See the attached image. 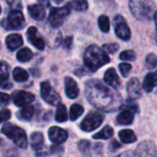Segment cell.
<instances>
[{
	"mask_svg": "<svg viewBox=\"0 0 157 157\" xmlns=\"http://www.w3.org/2000/svg\"><path fill=\"white\" fill-rule=\"evenodd\" d=\"M6 47L10 51H15L23 44V39L19 34H10L6 39Z\"/></svg>",
	"mask_w": 157,
	"mask_h": 157,
	"instance_id": "17",
	"label": "cell"
},
{
	"mask_svg": "<svg viewBox=\"0 0 157 157\" xmlns=\"http://www.w3.org/2000/svg\"><path fill=\"white\" fill-rule=\"evenodd\" d=\"M156 40H157V38H156Z\"/></svg>",
	"mask_w": 157,
	"mask_h": 157,
	"instance_id": "44",
	"label": "cell"
},
{
	"mask_svg": "<svg viewBox=\"0 0 157 157\" xmlns=\"http://www.w3.org/2000/svg\"><path fill=\"white\" fill-rule=\"evenodd\" d=\"M27 37L28 40L37 49L40 51L44 50L45 48V43L42 38L39 35L38 29L35 27H29V29L27 30Z\"/></svg>",
	"mask_w": 157,
	"mask_h": 157,
	"instance_id": "12",
	"label": "cell"
},
{
	"mask_svg": "<svg viewBox=\"0 0 157 157\" xmlns=\"http://www.w3.org/2000/svg\"><path fill=\"white\" fill-rule=\"evenodd\" d=\"M114 28L116 35L122 40H129L131 39L132 33L131 29L125 20V18L121 16L117 15L114 17Z\"/></svg>",
	"mask_w": 157,
	"mask_h": 157,
	"instance_id": "9",
	"label": "cell"
},
{
	"mask_svg": "<svg viewBox=\"0 0 157 157\" xmlns=\"http://www.w3.org/2000/svg\"><path fill=\"white\" fill-rule=\"evenodd\" d=\"M29 73L20 67H16L13 70V78L16 82H26L29 79Z\"/></svg>",
	"mask_w": 157,
	"mask_h": 157,
	"instance_id": "23",
	"label": "cell"
},
{
	"mask_svg": "<svg viewBox=\"0 0 157 157\" xmlns=\"http://www.w3.org/2000/svg\"><path fill=\"white\" fill-rule=\"evenodd\" d=\"M86 66L91 71H97L103 65L109 63V57L106 52L97 45L89 46L84 55Z\"/></svg>",
	"mask_w": 157,
	"mask_h": 157,
	"instance_id": "2",
	"label": "cell"
},
{
	"mask_svg": "<svg viewBox=\"0 0 157 157\" xmlns=\"http://www.w3.org/2000/svg\"><path fill=\"white\" fill-rule=\"evenodd\" d=\"M70 14V8L66 6L63 7L52 8L49 15V22L53 28H58L62 26Z\"/></svg>",
	"mask_w": 157,
	"mask_h": 157,
	"instance_id": "6",
	"label": "cell"
},
{
	"mask_svg": "<svg viewBox=\"0 0 157 157\" xmlns=\"http://www.w3.org/2000/svg\"><path fill=\"white\" fill-rule=\"evenodd\" d=\"M135 58H136L135 52L131 50L124 51L120 54V59L123 60V61H133V60H135Z\"/></svg>",
	"mask_w": 157,
	"mask_h": 157,
	"instance_id": "32",
	"label": "cell"
},
{
	"mask_svg": "<svg viewBox=\"0 0 157 157\" xmlns=\"http://www.w3.org/2000/svg\"><path fill=\"white\" fill-rule=\"evenodd\" d=\"M66 6L75 11H85L87 9L88 4L86 0H72L66 4Z\"/></svg>",
	"mask_w": 157,
	"mask_h": 157,
	"instance_id": "22",
	"label": "cell"
},
{
	"mask_svg": "<svg viewBox=\"0 0 157 157\" xmlns=\"http://www.w3.org/2000/svg\"><path fill=\"white\" fill-rule=\"evenodd\" d=\"M154 18H155V28H156V30H157V11H155V16H154Z\"/></svg>",
	"mask_w": 157,
	"mask_h": 157,
	"instance_id": "42",
	"label": "cell"
},
{
	"mask_svg": "<svg viewBox=\"0 0 157 157\" xmlns=\"http://www.w3.org/2000/svg\"><path fill=\"white\" fill-rule=\"evenodd\" d=\"M1 87L3 89H10L12 87V84L9 83V82H7V81H6L4 83H1Z\"/></svg>",
	"mask_w": 157,
	"mask_h": 157,
	"instance_id": "40",
	"label": "cell"
},
{
	"mask_svg": "<svg viewBox=\"0 0 157 157\" xmlns=\"http://www.w3.org/2000/svg\"><path fill=\"white\" fill-rule=\"evenodd\" d=\"M48 134H49L50 140L56 144L64 143L66 141V139L68 138V134H67L66 131H64L59 127H56V126L50 128Z\"/></svg>",
	"mask_w": 157,
	"mask_h": 157,
	"instance_id": "13",
	"label": "cell"
},
{
	"mask_svg": "<svg viewBox=\"0 0 157 157\" xmlns=\"http://www.w3.org/2000/svg\"><path fill=\"white\" fill-rule=\"evenodd\" d=\"M12 98H13V102L16 106L17 107H26L28 105H29L32 101H34V95L26 91H15L12 94Z\"/></svg>",
	"mask_w": 157,
	"mask_h": 157,
	"instance_id": "11",
	"label": "cell"
},
{
	"mask_svg": "<svg viewBox=\"0 0 157 157\" xmlns=\"http://www.w3.org/2000/svg\"><path fill=\"white\" fill-rule=\"evenodd\" d=\"M84 113V108L79 104H74L70 109V119L71 121H76Z\"/></svg>",
	"mask_w": 157,
	"mask_h": 157,
	"instance_id": "28",
	"label": "cell"
},
{
	"mask_svg": "<svg viewBox=\"0 0 157 157\" xmlns=\"http://www.w3.org/2000/svg\"><path fill=\"white\" fill-rule=\"evenodd\" d=\"M85 94L87 100L100 110L112 111L119 109L121 104V96L97 79L86 82Z\"/></svg>",
	"mask_w": 157,
	"mask_h": 157,
	"instance_id": "1",
	"label": "cell"
},
{
	"mask_svg": "<svg viewBox=\"0 0 157 157\" xmlns=\"http://www.w3.org/2000/svg\"><path fill=\"white\" fill-rule=\"evenodd\" d=\"M40 96L45 102L52 106H58L61 102L60 96L53 90L47 81L40 84Z\"/></svg>",
	"mask_w": 157,
	"mask_h": 157,
	"instance_id": "8",
	"label": "cell"
},
{
	"mask_svg": "<svg viewBox=\"0 0 157 157\" xmlns=\"http://www.w3.org/2000/svg\"><path fill=\"white\" fill-rule=\"evenodd\" d=\"M89 146H90V143L88 141H86V140H83V141H80L79 144H78V147H79V150L86 154L88 150H89Z\"/></svg>",
	"mask_w": 157,
	"mask_h": 157,
	"instance_id": "36",
	"label": "cell"
},
{
	"mask_svg": "<svg viewBox=\"0 0 157 157\" xmlns=\"http://www.w3.org/2000/svg\"><path fill=\"white\" fill-rule=\"evenodd\" d=\"M119 137H120L121 141L124 144H132L137 140L135 133L132 130L121 131L119 132Z\"/></svg>",
	"mask_w": 157,
	"mask_h": 157,
	"instance_id": "21",
	"label": "cell"
},
{
	"mask_svg": "<svg viewBox=\"0 0 157 157\" xmlns=\"http://www.w3.org/2000/svg\"><path fill=\"white\" fill-rule=\"evenodd\" d=\"M141 90H142L141 85L137 78H132L128 82L127 91H128V95H129L130 98L135 99V98H138L139 97H141V95H142Z\"/></svg>",
	"mask_w": 157,
	"mask_h": 157,
	"instance_id": "16",
	"label": "cell"
},
{
	"mask_svg": "<svg viewBox=\"0 0 157 157\" xmlns=\"http://www.w3.org/2000/svg\"><path fill=\"white\" fill-rule=\"evenodd\" d=\"M129 6L133 17L142 21L150 20L155 13L153 0H130Z\"/></svg>",
	"mask_w": 157,
	"mask_h": 157,
	"instance_id": "3",
	"label": "cell"
},
{
	"mask_svg": "<svg viewBox=\"0 0 157 157\" xmlns=\"http://www.w3.org/2000/svg\"><path fill=\"white\" fill-rule=\"evenodd\" d=\"M52 1H53L55 4H60V3H61V2H63V0H52Z\"/></svg>",
	"mask_w": 157,
	"mask_h": 157,
	"instance_id": "43",
	"label": "cell"
},
{
	"mask_svg": "<svg viewBox=\"0 0 157 157\" xmlns=\"http://www.w3.org/2000/svg\"><path fill=\"white\" fill-rule=\"evenodd\" d=\"M28 10L30 17L35 20H42L45 17V9L41 5H31Z\"/></svg>",
	"mask_w": 157,
	"mask_h": 157,
	"instance_id": "18",
	"label": "cell"
},
{
	"mask_svg": "<svg viewBox=\"0 0 157 157\" xmlns=\"http://www.w3.org/2000/svg\"><path fill=\"white\" fill-rule=\"evenodd\" d=\"M6 3L13 10H21L22 8V4L20 0H6Z\"/></svg>",
	"mask_w": 157,
	"mask_h": 157,
	"instance_id": "35",
	"label": "cell"
},
{
	"mask_svg": "<svg viewBox=\"0 0 157 157\" xmlns=\"http://www.w3.org/2000/svg\"><path fill=\"white\" fill-rule=\"evenodd\" d=\"M119 68H120V71H121V75L124 77H126L129 75V73L131 72V70H132V65L130 63H121L119 65Z\"/></svg>",
	"mask_w": 157,
	"mask_h": 157,
	"instance_id": "34",
	"label": "cell"
},
{
	"mask_svg": "<svg viewBox=\"0 0 157 157\" xmlns=\"http://www.w3.org/2000/svg\"><path fill=\"white\" fill-rule=\"evenodd\" d=\"M33 57L32 52L29 48H22L17 52V59L21 63H27Z\"/></svg>",
	"mask_w": 157,
	"mask_h": 157,
	"instance_id": "25",
	"label": "cell"
},
{
	"mask_svg": "<svg viewBox=\"0 0 157 157\" xmlns=\"http://www.w3.org/2000/svg\"><path fill=\"white\" fill-rule=\"evenodd\" d=\"M1 104L3 105V106H6V105H7L8 103H9V101H10V97L8 96V95H6V94H5V93H2L1 94Z\"/></svg>",
	"mask_w": 157,
	"mask_h": 157,
	"instance_id": "38",
	"label": "cell"
},
{
	"mask_svg": "<svg viewBox=\"0 0 157 157\" xmlns=\"http://www.w3.org/2000/svg\"><path fill=\"white\" fill-rule=\"evenodd\" d=\"M157 86V71L154 73H150L148 74L144 81V89L150 93L152 92L153 88Z\"/></svg>",
	"mask_w": 157,
	"mask_h": 157,
	"instance_id": "20",
	"label": "cell"
},
{
	"mask_svg": "<svg viewBox=\"0 0 157 157\" xmlns=\"http://www.w3.org/2000/svg\"><path fill=\"white\" fill-rule=\"evenodd\" d=\"M137 111V106L130 104L121 108V111L117 117V122L121 125H130L134 120V114Z\"/></svg>",
	"mask_w": 157,
	"mask_h": 157,
	"instance_id": "10",
	"label": "cell"
},
{
	"mask_svg": "<svg viewBox=\"0 0 157 157\" xmlns=\"http://www.w3.org/2000/svg\"><path fill=\"white\" fill-rule=\"evenodd\" d=\"M25 24V17L20 10H12L6 18L2 20V26L7 30H20Z\"/></svg>",
	"mask_w": 157,
	"mask_h": 157,
	"instance_id": "5",
	"label": "cell"
},
{
	"mask_svg": "<svg viewBox=\"0 0 157 157\" xmlns=\"http://www.w3.org/2000/svg\"><path fill=\"white\" fill-rule=\"evenodd\" d=\"M119 157H138V156H133L132 155H129V154H122V155H121Z\"/></svg>",
	"mask_w": 157,
	"mask_h": 157,
	"instance_id": "41",
	"label": "cell"
},
{
	"mask_svg": "<svg viewBox=\"0 0 157 157\" xmlns=\"http://www.w3.org/2000/svg\"><path fill=\"white\" fill-rule=\"evenodd\" d=\"M34 113V107L31 105H28L24 108H22V109L20 111H18L17 113V117L20 120H24V121H29Z\"/></svg>",
	"mask_w": 157,
	"mask_h": 157,
	"instance_id": "26",
	"label": "cell"
},
{
	"mask_svg": "<svg viewBox=\"0 0 157 157\" xmlns=\"http://www.w3.org/2000/svg\"><path fill=\"white\" fill-rule=\"evenodd\" d=\"M11 117V112L8 109H2L1 111V122L8 121Z\"/></svg>",
	"mask_w": 157,
	"mask_h": 157,
	"instance_id": "37",
	"label": "cell"
},
{
	"mask_svg": "<svg viewBox=\"0 0 157 157\" xmlns=\"http://www.w3.org/2000/svg\"><path fill=\"white\" fill-rule=\"evenodd\" d=\"M114 133V131L111 127L109 126H105L100 132H98V133H96L93 138L97 139V140H108L109 138L112 137Z\"/></svg>",
	"mask_w": 157,
	"mask_h": 157,
	"instance_id": "24",
	"label": "cell"
},
{
	"mask_svg": "<svg viewBox=\"0 0 157 157\" xmlns=\"http://www.w3.org/2000/svg\"><path fill=\"white\" fill-rule=\"evenodd\" d=\"M105 83L114 89H118L121 86V80L114 68H109L106 71L104 75Z\"/></svg>",
	"mask_w": 157,
	"mask_h": 157,
	"instance_id": "15",
	"label": "cell"
},
{
	"mask_svg": "<svg viewBox=\"0 0 157 157\" xmlns=\"http://www.w3.org/2000/svg\"><path fill=\"white\" fill-rule=\"evenodd\" d=\"M30 146L34 151H40L43 147V135L41 132H35L30 135Z\"/></svg>",
	"mask_w": 157,
	"mask_h": 157,
	"instance_id": "19",
	"label": "cell"
},
{
	"mask_svg": "<svg viewBox=\"0 0 157 157\" xmlns=\"http://www.w3.org/2000/svg\"><path fill=\"white\" fill-rule=\"evenodd\" d=\"M68 119L67 116V110L63 104H60L57 107L56 113H55V120L58 122H64Z\"/></svg>",
	"mask_w": 157,
	"mask_h": 157,
	"instance_id": "27",
	"label": "cell"
},
{
	"mask_svg": "<svg viewBox=\"0 0 157 157\" xmlns=\"http://www.w3.org/2000/svg\"><path fill=\"white\" fill-rule=\"evenodd\" d=\"M98 27L103 32H108L110 29V22L109 17L102 15L98 17Z\"/></svg>",
	"mask_w": 157,
	"mask_h": 157,
	"instance_id": "29",
	"label": "cell"
},
{
	"mask_svg": "<svg viewBox=\"0 0 157 157\" xmlns=\"http://www.w3.org/2000/svg\"><path fill=\"white\" fill-rule=\"evenodd\" d=\"M64 89H65L66 97L70 99H74V98H77V96L79 94V88L77 86V84L71 77H65Z\"/></svg>",
	"mask_w": 157,
	"mask_h": 157,
	"instance_id": "14",
	"label": "cell"
},
{
	"mask_svg": "<svg viewBox=\"0 0 157 157\" xmlns=\"http://www.w3.org/2000/svg\"><path fill=\"white\" fill-rule=\"evenodd\" d=\"M8 65L5 62H1V70H0V78H1V83H4L7 81L8 79Z\"/></svg>",
	"mask_w": 157,
	"mask_h": 157,
	"instance_id": "31",
	"label": "cell"
},
{
	"mask_svg": "<svg viewBox=\"0 0 157 157\" xmlns=\"http://www.w3.org/2000/svg\"><path fill=\"white\" fill-rule=\"evenodd\" d=\"M72 43H73V38L72 37H67L63 40V48H65V49H71Z\"/></svg>",
	"mask_w": 157,
	"mask_h": 157,
	"instance_id": "39",
	"label": "cell"
},
{
	"mask_svg": "<svg viewBox=\"0 0 157 157\" xmlns=\"http://www.w3.org/2000/svg\"><path fill=\"white\" fill-rule=\"evenodd\" d=\"M120 46L117 43H108L103 45V50L108 53H115L119 50Z\"/></svg>",
	"mask_w": 157,
	"mask_h": 157,
	"instance_id": "33",
	"label": "cell"
},
{
	"mask_svg": "<svg viewBox=\"0 0 157 157\" xmlns=\"http://www.w3.org/2000/svg\"><path fill=\"white\" fill-rule=\"evenodd\" d=\"M104 120V116L99 112H90L82 121L80 127L82 131L89 132L98 128Z\"/></svg>",
	"mask_w": 157,
	"mask_h": 157,
	"instance_id": "7",
	"label": "cell"
},
{
	"mask_svg": "<svg viewBox=\"0 0 157 157\" xmlns=\"http://www.w3.org/2000/svg\"><path fill=\"white\" fill-rule=\"evenodd\" d=\"M146 66L148 69H155L157 67V55L155 53H150L146 56Z\"/></svg>",
	"mask_w": 157,
	"mask_h": 157,
	"instance_id": "30",
	"label": "cell"
},
{
	"mask_svg": "<svg viewBox=\"0 0 157 157\" xmlns=\"http://www.w3.org/2000/svg\"><path fill=\"white\" fill-rule=\"evenodd\" d=\"M2 132L19 148L26 149L28 147V138L26 132L19 127L11 123H6L2 127Z\"/></svg>",
	"mask_w": 157,
	"mask_h": 157,
	"instance_id": "4",
	"label": "cell"
}]
</instances>
